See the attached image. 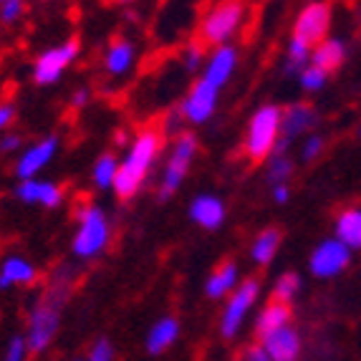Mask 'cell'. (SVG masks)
Segmentation results:
<instances>
[{
	"label": "cell",
	"instance_id": "74e56055",
	"mask_svg": "<svg viewBox=\"0 0 361 361\" xmlns=\"http://www.w3.org/2000/svg\"><path fill=\"white\" fill-rule=\"evenodd\" d=\"M240 361H271V356L265 354V349L260 346V343H250V346L240 354Z\"/></svg>",
	"mask_w": 361,
	"mask_h": 361
},
{
	"label": "cell",
	"instance_id": "1f68e13d",
	"mask_svg": "<svg viewBox=\"0 0 361 361\" xmlns=\"http://www.w3.org/2000/svg\"><path fill=\"white\" fill-rule=\"evenodd\" d=\"M116 359V351H114V343L109 341V338H97L94 346L89 349L84 361H114Z\"/></svg>",
	"mask_w": 361,
	"mask_h": 361
},
{
	"label": "cell",
	"instance_id": "83f0119b",
	"mask_svg": "<svg viewBox=\"0 0 361 361\" xmlns=\"http://www.w3.org/2000/svg\"><path fill=\"white\" fill-rule=\"evenodd\" d=\"M311 63V46L301 43L298 38H290L288 41V49H286V63H283V71L288 76H298L303 68Z\"/></svg>",
	"mask_w": 361,
	"mask_h": 361
},
{
	"label": "cell",
	"instance_id": "ba28073f",
	"mask_svg": "<svg viewBox=\"0 0 361 361\" xmlns=\"http://www.w3.org/2000/svg\"><path fill=\"white\" fill-rule=\"evenodd\" d=\"M78 51H81V43L76 38H68V41L59 43V46H51L43 54H38L36 61H33V81L38 86L56 84L63 76V71L78 59Z\"/></svg>",
	"mask_w": 361,
	"mask_h": 361
},
{
	"label": "cell",
	"instance_id": "ffe728a7",
	"mask_svg": "<svg viewBox=\"0 0 361 361\" xmlns=\"http://www.w3.org/2000/svg\"><path fill=\"white\" fill-rule=\"evenodd\" d=\"M240 283V268L233 260H225L215 268V271L207 276L205 281V295L212 301H220V298H228Z\"/></svg>",
	"mask_w": 361,
	"mask_h": 361
},
{
	"label": "cell",
	"instance_id": "2e32d148",
	"mask_svg": "<svg viewBox=\"0 0 361 361\" xmlns=\"http://www.w3.org/2000/svg\"><path fill=\"white\" fill-rule=\"evenodd\" d=\"M134 61H137V49H134V43L129 38L114 36L109 41L106 51H104V71H106V76H127L132 71Z\"/></svg>",
	"mask_w": 361,
	"mask_h": 361
},
{
	"label": "cell",
	"instance_id": "ab89813d",
	"mask_svg": "<svg viewBox=\"0 0 361 361\" xmlns=\"http://www.w3.org/2000/svg\"><path fill=\"white\" fill-rule=\"evenodd\" d=\"M290 197V187L288 185H273V200H276L278 205H286Z\"/></svg>",
	"mask_w": 361,
	"mask_h": 361
},
{
	"label": "cell",
	"instance_id": "ee69618b",
	"mask_svg": "<svg viewBox=\"0 0 361 361\" xmlns=\"http://www.w3.org/2000/svg\"><path fill=\"white\" fill-rule=\"evenodd\" d=\"M359 134H361V129H359Z\"/></svg>",
	"mask_w": 361,
	"mask_h": 361
},
{
	"label": "cell",
	"instance_id": "4fadbf2b",
	"mask_svg": "<svg viewBox=\"0 0 361 361\" xmlns=\"http://www.w3.org/2000/svg\"><path fill=\"white\" fill-rule=\"evenodd\" d=\"M16 197L23 202V205H36L46 207V210H54L63 202L66 197V190L59 185V182L51 180H20L16 185Z\"/></svg>",
	"mask_w": 361,
	"mask_h": 361
},
{
	"label": "cell",
	"instance_id": "277c9868",
	"mask_svg": "<svg viewBox=\"0 0 361 361\" xmlns=\"http://www.w3.org/2000/svg\"><path fill=\"white\" fill-rule=\"evenodd\" d=\"M281 116H283V109L276 104H265L250 116L245 139H243V152L250 162H265L276 152L281 142Z\"/></svg>",
	"mask_w": 361,
	"mask_h": 361
},
{
	"label": "cell",
	"instance_id": "603a6c76",
	"mask_svg": "<svg viewBox=\"0 0 361 361\" xmlns=\"http://www.w3.org/2000/svg\"><path fill=\"white\" fill-rule=\"evenodd\" d=\"M346 59V43L338 41V38H324L319 46L311 49V66L321 68V71L331 73Z\"/></svg>",
	"mask_w": 361,
	"mask_h": 361
},
{
	"label": "cell",
	"instance_id": "d6986e66",
	"mask_svg": "<svg viewBox=\"0 0 361 361\" xmlns=\"http://www.w3.org/2000/svg\"><path fill=\"white\" fill-rule=\"evenodd\" d=\"M180 338V321L175 316H162L149 326L145 338V349L152 356H162L164 351H169Z\"/></svg>",
	"mask_w": 361,
	"mask_h": 361
},
{
	"label": "cell",
	"instance_id": "f35d334b",
	"mask_svg": "<svg viewBox=\"0 0 361 361\" xmlns=\"http://www.w3.org/2000/svg\"><path fill=\"white\" fill-rule=\"evenodd\" d=\"M89 99H91L89 89H76V91H73V97H71V106L73 109H84L86 104H89Z\"/></svg>",
	"mask_w": 361,
	"mask_h": 361
},
{
	"label": "cell",
	"instance_id": "6da1fadb",
	"mask_svg": "<svg viewBox=\"0 0 361 361\" xmlns=\"http://www.w3.org/2000/svg\"><path fill=\"white\" fill-rule=\"evenodd\" d=\"M78 283V276L71 265L61 263L54 268L46 286H43L38 301L33 303L28 313V329H25V343H28V354L38 356L54 343L56 334L61 329V316L71 298L73 288Z\"/></svg>",
	"mask_w": 361,
	"mask_h": 361
},
{
	"label": "cell",
	"instance_id": "9c48e42d",
	"mask_svg": "<svg viewBox=\"0 0 361 361\" xmlns=\"http://www.w3.org/2000/svg\"><path fill=\"white\" fill-rule=\"evenodd\" d=\"M331 28V6L326 0H311L301 8L298 18L293 23V38H298L306 46H319L324 38H329Z\"/></svg>",
	"mask_w": 361,
	"mask_h": 361
},
{
	"label": "cell",
	"instance_id": "e0dca14e",
	"mask_svg": "<svg viewBox=\"0 0 361 361\" xmlns=\"http://www.w3.org/2000/svg\"><path fill=\"white\" fill-rule=\"evenodd\" d=\"M225 217H228V207L217 195H197L190 202V220L195 225L205 230H217L223 228Z\"/></svg>",
	"mask_w": 361,
	"mask_h": 361
},
{
	"label": "cell",
	"instance_id": "f546056e",
	"mask_svg": "<svg viewBox=\"0 0 361 361\" xmlns=\"http://www.w3.org/2000/svg\"><path fill=\"white\" fill-rule=\"evenodd\" d=\"M28 13V0H3L0 3V23L16 25L25 18Z\"/></svg>",
	"mask_w": 361,
	"mask_h": 361
},
{
	"label": "cell",
	"instance_id": "f1b7e54d",
	"mask_svg": "<svg viewBox=\"0 0 361 361\" xmlns=\"http://www.w3.org/2000/svg\"><path fill=\"white\" fill-rule=\"evenodd\" d=\"M301 288H303V281L298 273L288 271L283 276H278V281L273 283V301H281V303H293L298 295H301Z\"/></svg>",
	"mask_w": 361,
	"mask_h": 361
},
{
	"label": "cell",
	"instance_id": "7a4b0ae2",
	"mask_svg": "<svg viewBox=\"0 0 361 361\" xmlns=\"http://www.w3.org/2000/svg\"><path fill=\"white\" fill-rule=\"evenodd\" d=\"M164 132L157 127H147L132 139L127 154L119 162V172L114 180V195L119 200H132L134 195L145 187L152 167H154L157 157L162 152Z\"/></svg>",
	"mask_w": 361,
	"mask_h": 361
},
{
	"label": "cell",
	"instance_id": "8992f818",
	"mask_svg": "<svg viewBox=\"0 0 361 361\" xmlns=\"http://www.w3.org/2000/svg\"><path fill=\"white\" fill-rule=\"evenodd\" d=\"M197 152H200V142L195 134H190V132L177 134L172 147H169L167 164H164V169H162V180H159V190H157L159 202L169 200L177 190H180L187 172H190V167H192L195 157H197Z\"/></svg>",
	"mask_w": 361,
	"mask_h": 361
},
{
	"label": "cell",
	"instance_id": "7bdbcfd3",
	"mask_svg": "<svg viewBox=\"0 0 361 361\" xmlns=\"http://www.w3.org/2000/svg\"><path fill=\"white\" fill-rule=\"evenodd\" d=\"M73 361H84V359H73Z\"/></svg>",
	"mask_w": 361,
	"mask_h": 361
},
{
	"label": "cell",
	"instance_id": "836d02e7",
	"mask_svg": "<svg viewBox=\"0 0 361 361\" xmlns=\"http://www.w3.org/2000/svg\"><path fill=\"white\" fill-rule=\"evenodd\" d=\"M202 66H205V49L195 41L192 46H187V51H185V68L195 73V71H200Z\"/></svg>",
	"mask_w": 361,
	"mask_h": 361
},
{
	"label": "cell",
	"instance_id": "44dd1931",
	"mask_svg": "<svg viewBox=\"0 0 361 361\" xmlns=\"http://www.w3.org/2000/svg\"><path fill=\"white\" fill-rule=\"evenodd\" d=\"M38 281V268L28 258L11 255L0 265V288H18V286H33Z\"/></svg>",
	"mask_w": 361,
	"mask_h": 361
},
{
	"label": "cell",
	"instance_id": "7c38bea8",
	"mask_svg": "<svg viewBox=\"0 0 361 361\" xmlns=\"http://www.w3.org/2000/svg\"><path fill=\"white\" fill-rule=\"evenodd\" d=\"M56 152H59V137H46L38 139L36 145L25 147L16 159V177L20 180H33L38 172L49 167L54 162Z\"/></svg>",
	"mask_w": 361,
	"mask_h": 361
},
{
	"label": "cell",
	"instance_id": "52a82bcc",
	"mask_svg": "<svg viewBox=\"0 0 361 361\" xmlns=\"http://www.w3.org/2000/svg\"><path fill=\"white\" fill-rule=\"evenodd\" d=\"M260 281L258 278H245L238 283V288L225 298V308L220 313V336L235 338L243 331L247 316L255 308L260 298Z\"/></svg>",
	"mask_w": 361,
	"mask_h": 361
},
{
	"label": "cell",
	"instance_id": "5b68a950",
	"mask_svg": "<svg viewBox=\"0 0 361 361\" xmlns=\"http://www.w3.org/2000/svg\"><path fill=\"white\" fill-rule=\"evenodd\" d=\"M243 20H245V3L243 0H220L210 11L205 13V18L197 28V43L205 46H225L230 38L240 30Z\"/></svg>",
	"mask_w": 361,
	"mask_h": 361
},
{
	"label": "cell",
	"instance_id": "5bb4252c",
	"mask_svg": "<svg viewBox=\"0 0 361 361\" xmlns=\"http://www.w3.org/2000/svg\"><path fill=\"white\" fill-rule=\"evenodd\" d=\"M258 343L265 349V354L271 356V361H298L303 351L301 334H298V329H293V324L258 338Z\"/></svg>",
	"mask_w": 361,
	"mask_h": 361
},
{
	"label": "cell",
	"instance_id": "cb8c5ba5",
	"mask_svg": "<svg viewBox=\"0 0 361 361\" xmlns=\"http://www.w3.org/2000/svg\"><path fill=\"white\" fill-rule=\"evenodd\" d=\"M336 240H341L351 253L361 250V207H346L336 217Z\"/></svg>",
	"mask_w": 361,
	"mask_h": 361
},
{
	"label": "cell",
	"instance_id": "d6a6232c",
	"mask_svg": "<svg viewBox=\"0 0 361 361\" xmlns=\"http://www.w3.org/2000/svg\"><path fill=\"white\" fill-rule=\"evenodd\" d=\"M326 142L324 137H319V134H308L306 142H303L301 147V159L303 162H313V159H319V154L324 152Z\"/></svg>",
	"mask_w": 361,
	"mask_h": 361
},
{
	"label": "cell",
	"instance_id": "30bf717a",
	"mask_svg": "<svg viewBox=\"0 0 361 361\" xmlns=\"http://www.w3.org/2000/svg\"><path fill=\"white\" fill-rule=\"evenodd\" d=\"M351 263V250L343 245L336 238H329V240H321L319 245L313 247L311 258H308V271L313 278H321V281H331V278L341 276Z\"/></svg>",
	"mask_w": 361,
	"mask_h": 361
},
{
	"label": "cell",
	"instance_id": "ac0fdd59",
	"mask_svg": "<svg viewBox=\"0 0 361 361\" xmlns=\"http://www.w3.org/2000/svg\"><path fill=\"white\" fill-rule=\"evenodd\" d=\"M235 66H238V51L230 43L217 46L210 59H207V63L202 66V78L210 81L212 86H217V89H223L230 78H233Z\"/></svg>",
	"mask_w": 361,
	"mask_h": 361
},
{
	"label": "cell",
	"instance_id": "4dcf8cb0",
	"mask_svg": "<svg viewBox=\"0 0 361 361\" xmlns=\"http://www.w3.org/2000/svg\"><path fill=\"white\" fill-rule=\"evenodd\" d=\"M298 81H301V89L303 91H321L326 86V81H329V73L308 63V66L303 68L301 73H298Z\"/></svg>",
	"mask_w": 361,
	"mask_h": 361
},
{
	"label": "cell",
	"instance_id": "4316f807",
	"mask_svg": "<svg viewBox=\"0 0 361 361\" xmlns=\"http://www.w3.org/2000/svg\"><path fill=\"white\" fill-rule=\"evenodd\" d=\"M116 172H119V159H116L111 152L99 157L94 169H91V177H94L97 190H111V187H114V180H116Z\"/></svg>",
	"mask_w": 361,
	"mask_h": 361
},
{
	"label": "cell",
	"instance_id": "d4e9b609",
	"mask_svg": "<svg viewBox=\"0 0 361 361\" xmlns=\"http://www.w3.org/2000/svg\"><path fill=\"white\" fill-rule=\"evenodd\" d=\"M281 240L283 235L278 228H265L255 235L253 245H250V258H253L255 265H268L273 258L278 255V247H281Z\"/></svg>",
	"mask_w": 361,
	"mask_h": 361
},
{
	"label": "cell",
	"instance_id": "d590c367",
	"mask_svg": "<svg viewBox=\"0 0 361 361\" xmlns=\"http://www.w3.org/2000/svg\"><path fill=\"white\" fill-rule=\"evenodd\" d=\"M20 147H23V139L18 134H3L0 137V152L3 154H16V152H20Z\"/></svg>",
	"mask_w": 361,
	"mask_h": 361
},
{
	"label": "cell",
	"instance_id": "7402d4cb",
	"mask_svg": "<svg viewBox=\"0 0 361 361\" xmlns=\"http://www.w3.org/2000/svg\"><path fill=\"white\" fill-rule=\"evenodd\" d=\"M293 321V311H290L288 303H281V301H268L263 308L258 311L253 321V331L258 338L268 336V334L278 331V329H283Z\"/></svg>",
	"mask_w": 361,
	"mask_h": 361
},
{
	"label": "cell",
	"instance_id": "3957f363",
	"mask_svg": "<svg viewBox=\"0 0 361 361\" xmlns=\"http://www.w3.org/2000/svg\"><path fill=\"white\" fill-rule=\"evenodd\" d=\"M111 240V223L106 212L94 202H81L76 210V233L71 240V253L78 260H94L106 253Z\"/></svg>",
	"mask_w": 361,
	"mask_h": 361
},
{
	"label": "cell",
	"instance_id": "8fae6325",
	"mask_svg": "<svg viewBox=\"0 0 361 361\" xmlns=\"http://www.w3.org/2000/svg\"><path fill=\"white\" fill-rule=\"evenodd\" d=\"M217 94H220V89L200 76L197 81L190 86L185 102L177 109L182 121H190V124H205V121H210V116L215 114V109H217Z\"/></svg>",
	"mask_w": 361,
	"mask_h": 361
},
{
	"label": "cell",
	"instance_id": "e575fe53",
	"mask_svg": "<svg viewBox=\"0 0 361 361\" xmlns=\"http://www.w3.org/2000/svg\"><path fill=\"white\" fill-rule=\"evenodd\" d=\"M25 356H28V343H25V336H13L11 343H8L3 361H25Z\"/></svg>",
	"mask_w": 361,
	"mask_h": 361
},
{
	"label": "cell",
	"instance_id": "8d00e7d4",
	"mask_svg": "<svg viewBox=\"0 0 361 361\" xmlns=\"http://www.w3.org/2000/svg\"><path fill=\"white\" fill-rule=\"evenodd\" d=\"M13 121H16V106L11 102H0V134H6Z\"/></svg>",
	"mask_w": 361,
	"mask_h": 361
},
{
	"label": "cell",
	"instance_id": "f6af8a7d",
	"mask_svg": "<svg viewBox=\"0 0 361 361\" xmlns=\"http://www.w3.org/2000/svg\"><path fill=\"white\" fill-rule=\"evenodd\" d=\"M0 3H3V0H0Z\"/></svg>",
	"mask_w": 361,
	"mask_h": 361
},
{
	"label": "cell",
	"instance_id": "484cf974",
	"mask_svg": "<svg viewBox=\"0 0 361 361\" xmlns=\"http://www.w3.org/2000/svg\"><path fill=\"white\" fill-rule=\"evenodd\" d=\"M288 145L290 142H286V139L281 137L276 152L268 157V169H265V172H268V180H271L273 185H288L290 175H293V159L288 157Z\"/></svg>",
	"mask_w": 361,
	"mask_h": 361
},
{
	"label": "cell",
	"instance_id": "9a60e30c",
	"mask_svg": "<svg viewBox=\"0 0 361 361\" xmlns=\"http://www.w3.org/2000/svg\"><path fill=\"white\" fill-rule=\"evenodd\" d=\"M316 109L306 102H295L290 106L283 109V116H281V137L286 142H293L298 137H306L313 127H316Z\"/></svg>",
	"mask_w": 361,
	"mask_h": 361
},
{
	"label": "cell",
	"instance_id": "60d3db41",
	"mask_svg": "<svg viewBox=\"0 0 361 361\" xmlns=\"http://www.w3.org/2000/svg\"><path fill=\"white\" fill-rule=\"evenodd\" d=\"M114 3H134V0H114Z\"/></svg>",
	"mask_w": 361,
	"mask_h": 361
},
{
	"label": "cell",
	"instance_id": "b9f144b4",
	"mask_svg": "<svg viewBox=\"0 0 361 361\" xmlns=\"http://www.w3.org/2000/svg\"><path fill=\"white\" fill-rule=\"evenodd\" d=\"M38 3H54V0H38Z\"/></svg>",
	"mask_w": 361,
	"mask_h": 361
}]
</instances>
